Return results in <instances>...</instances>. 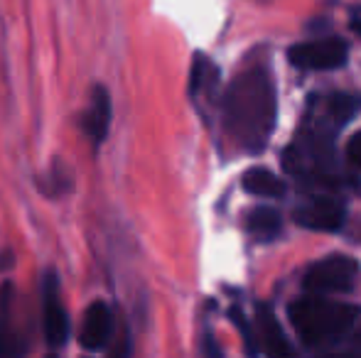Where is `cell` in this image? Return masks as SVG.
I'll use <instances>...</instances> for the list:
<instances>
[{"instance_id": "obj_1", "label": "cell", "mask_w": 361, "mask_h": 358, "mask_svg": "<svg viewBox=\"0 0 361 358\" xmlns=\"http://www.w3.org/2000/svg\"><path fill=\"white\" fill-rule=\"evenodd\" d=\"M278 103L273 79L263 69H251L241 74L228 87L224 101V120L233 138L248 153L266 150L273 130H276Z\"/></svg>"}, {"instance_id": "obj_2", "label": "cell", "mask_w": 361, "mask_h": 358, "mask_svg": "<svg viewBox=\"0 0 361 358\" xmlns=\"http://www.w3.org/2000/svg\"><path fill=\"white\" fill-rule=\"evenodd\" d=\"M290 324L307 346H322L344 336L359 319V307L347 302L305 297L290 305Z\"/></svg>"}, {"instance_id": "obj_3", "label": "cell", "mask_w": 361, "mask_h": 358, "mask_svg": "<svg viewBox=\"0 0 361 358\" xmlns=\"http://www.w3.org/2000/svg\"><path fill=\"white\" fill-rule=\"evenodd\" d=\"M359 275V263L352 255H329L305 272V290L310 295H337L349 292Z\"/></svg>"}, {"instance_id": "obj_4", "label": "cell", "mask_w": 361, "mask_h": 358, "mask_svg": "<svg viewBox=\"0 0 361 358\" xmlns=\"http://www.w3.org/2000/svg\"><path fill=\"white\" fill-rule=\"evenodd\" d=\"M288 59L300 69H312V72H327V69H339L349 59V44L339 37L317 39V42L295 44L290 47Z\"/></svg>"}, {"instance_id": "obj_5", "label": "cell", "mask_w": 361, "mask_h": 358, "mask_svg": "<svg viewBox=\"0 0 361 358\" xmlns=\"http://www.w3.org/2000/svg\"><path fill=\"white\" fill-rule=\"evenodd\" d=\"M42 326H44V339L54 349H62L69 341L72 326H69V317L62 307L59 282L54 272H47L42 280Z\"/></svg>"}, {"instance_id": "obj_6", "label": "cell", "mask_w": 361, "mask_h": 358, "mask_svg": "<svg viewBox=\"0 0 361 358\" xmlns=\"http://www.w3.org/2000/svg\"><path fill=\"white\" fill-rule=\"evenodd\" d=\"M111 334H114V314L106 302L96 300L94 305H89L84 319H81L79 344L86 351H104Z\"/></svg>"}, {"instance_id": "obj_7", "label": "cell", "mask_w": 361, "mask_h": 358, "mask_svg": "<svg viewBox=\"0 0 361 358\" xmlns=\"http://www.w3.org/2000/svg\"><path fill=\"white\" fill-rule=\"evenodd\" d=\"M295 221L310 231H337L344 224V209L339 201L317 196L305 206L295 209Z\"/></svg>"}, {"instance_id": "obj_8", "label": "cell", "mask_w": 361, "mask_h": 358, "mask_svg": "<svg viewBox=\"0 0 361 358\" xmlns=\"http://www.w3.org/2000/svg\"><path fill=\"white\" fill-rule=\"evenodd\" d=\"M111 115H114V108H111L109 91L104 87H96L94 94H91L89 115H86V130H89V138L94 143H104L106 140L111 128Z\"/></svg>"}, {"instance_id": "obj_9", "label": "cell", "mask_w": 361, "mask_h": 358, "mask_svg": "<svg viewBox=\"0 0 361 358\" xmlns=\"http://www.w3.org/2000/svg\"><path fill=\"white\" fill-rule=\"evenodd\" d=\"M258 314V331H261V341L263 349L271 356H290L293 354V346L288 344L286 334H283L281 324H278L276 314L268 305H258L256 307Z\"/></svg>"}, {"instance_id": "obj_10", "label": "cell", "mask_w": 361, "mask_h": 358, "mask_svg": "<svg viewBox=\"0 0 361 358\" xmlns=\"http://www.w3.org/2000/svg\"><path fill=\"white\" fill-rule=\"evenodd\" d=\"M243 189L251 196H261V199H281L286 194V181L278 174H273L271 170L253 167L243 174Z\"/></svg>"}, {"instance_id": "obj_11", "label": "cell", "mask_w": 361, "mask_h": 358, "mask_svg": "<svg viewBox=\"0 0 361 358\" xmlns=\"http://www.w3.org/2000/svg\"><path fill=\"white\" fill-rule=\"evenodd\" d=\"M20 346L13 331V285L0 287V356L18 354Z\"/></svg>"}, {"instance_id": "obj_12", "label": "cell", "mask_w": 361, "mask_h": 358, "mask_svg": "<svg viewBox=\"0 0 361 358\" xmlns=\"http://www.w3.org/2000/svg\"><path fill=\"white\" fill-rule=\"evenodd\" d=\"M281 214L271 206H258L248 214V231L256 236L258 241H273L281 234Z\"/></svg>"}, {"instance_id": "obj_13", "label": "cell", "mask_w": 361, "mask_h": 358, "mask_svg": "<svg viewBox=\"0 0 361 358\" xmlns=\"http://www.w3.org/2000/svg\"><path fill=\"white\" fill-rule=\"evenodd\" d=\"M327 108H329V115L334 118V123L344 125L359 113L361 101L357 98V96H349V94H334L332 98H329Z\"/></svg>"}, {"instance_id": "obj_14", "label": "cell", "mask_w": 361, "mask_h": 358, "mask_svg": "<svg viewBox=\"0 0 361 358\" xmlns=\"http://www.w3.org/2000/svg\"><path fill=\"white\" fill-rule=\"evenodd\" d=\"M228 317H231V321L236 324V329L241 331L243 341H246V351H248V354H256V344H253V331H251V326H248V321H246V317H243V312L238 309V307H231V309H228Z\"/></svg>"}, {"instance_id": "obj_15", "label": "cell", "mask_w": 361, "mask_h": 358, "mask_svg": "<svg viewBox=\"0 0 361 358\" xmlns=\"http://www.w3.org/2000/svg\"><path fill=\"white\" fill-rule=\"evenodd\" d=\"M204 72H207L204 57H200V54H197L195 67H192V79H190V91H192V94H197V91L204 87Z\"/></svg>"}, {"instance_id": "obj_16", "label": "cell", "mask_w": 361, "mask_h": 358, "mask_svg": "<svg viewBox=\"0 0 361 358\" xmlns=\"http://www.w3.org/2000/svg\"><path fill=\"white\" fill-rule=\"evenodd\" d=\"M347 160H349V165H354V167L361 170V130L349 138V143H347Z\"/></svg>"}, {"instance_id": "obj_17", "label": "cell", "mask_w": 361, "mask_h": 358, "mask_svg": "<svg viewBox=\"0 0 361 358\" xmlns=\"http://www.w3.org/2000/svg\"><path fill=\"white\" fill-rule=\"evenodd\" d=\"M359 341H361V334H359Z\"/></svg>"}]
</instances>
